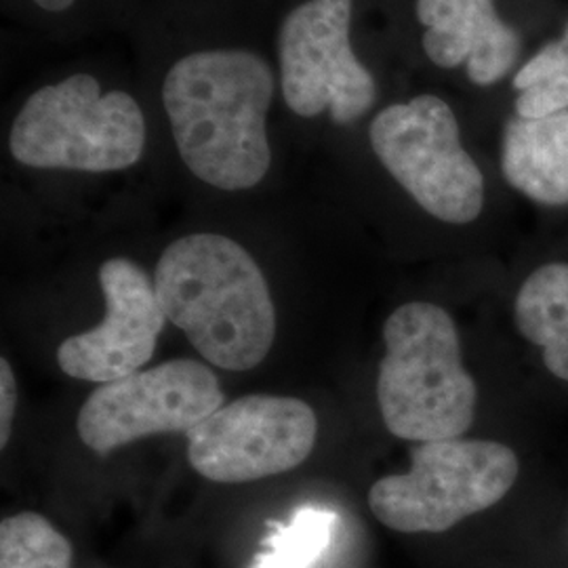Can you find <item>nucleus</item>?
<instances>
[{
    "label": "nucleus",
    "instance_id": "nucleus-1",
    "mask_svg": "<svg viewBox=\"0 0 568 568\" xmlns=\"http://www.w3.org/2000/svg\"><path fill=\"white\" fill-rule=\"evenodd\" d=\"M276 95L272 63L243 47L185 53L166 70L163 108L187 171L201 182L241 192L272 166L267 114Z\"/></svg>",
    "mask_w": 568,
    "mask_h": 568
},
{
    "label": "nucleus",
    "instance_id": "nucleus-7",
    "mask_svg": "<svg viewBox=\"0 0 568 568\" xmlns=\"http://www.w3.org/2000/svg\"><path fill=\"white\" fill-rule=\"evenodd\" d=\"M567 9L556 0H413L424 60L480 93L506 91Z\"/></svg>",
    "mask_w": 568,
    "mask_h": 568
},
{
    "label": "nucleus",
    "instance_id": "nucleus-15",
    "mask_svg": "<svg viewBox=\"0 0 568 568\" xmlns=\"http://www.w3.org/2000/svg\"><path fill=\"white\" fill-rule=\"evenodd\" d=\"M72 544L37 511H21L0 525V568H70Z\"/></svg>",
    "mask_w": 568,
    "mask_h": 568
},
{
    "label": "nucleus",
    "instance_id": "nucleus-6",
    "mask_svg": "<svg viewBox=\"0 0 568 568\" xmlns=\"http://www.w3.org/2000/svg\"><path fill=\"white\" fill-rule=\"evenodd\" d=\"M511 448L493 440H429L410 450V469L368 490L375 518L398 532H445L497 506L518 480Z\"/></svg>",
    "mask_w": 568,
    "mask_h": 568
},
{
    "label": "nucleus",
    "instance_id": "nucleus-4",
    "mask_svg": "<svg viewBox=\"0 0 568 568\" xmlns=\"http://www.w3.org/2000/svg\"><path fill=\"white\" fill-rule=\"evenodd\" d=\"M148 124L138 100L103 91L102 82L77 72L37 89L11 122V156L30 169L114 173L140 163Z\"/></svg>",
    "mask_w": 568,
    "mask_h": 568
},
{
    "label": "nucleus",
    "instance_id": "nucleus-11",
    "mask_svg": "<svg viewBox=\"0 0 568 568\" xmlns=\"http://www.w3.org/2000/svg\"><path fill=\"white\" fill-rule=\"evenodd\" d=\"M100 284L105 295L102 325L68 337L58 347V365L74 379L110 384L150 363L166 314L154 283L126 257L103 262Z\"/></svg>",
    "mask_w": 568,
    "mask_h": 568
},
{
    "label": "nucleus",
    "instance_id": "nucleus-16",
    "mask_svg": "<svg viewBox=\"0 0 568 568\" xmlns=\"http://www.w3.org/2000/svg\"><path fill=\"white\" fill-rule=\"evenodd\" d=\"M337 516L328 509L305 506L288 525L276 528L265 539V551L255 568H312L325 554Z\"/></svg>",
    "mask_w": 568,
    "mask_h": 568
},
{
    "label": "nucleus",
    "instance_id": "nucleus-3",
    "mask_svg": "<svg viewBox=\"0 0 568 568\" xmlns=\"http://www.w3.org/2000/svg\"><path fill=\"white\" fill-rule=\"evenodd\" d=\"M384 344L377 403L389 434L413 443L462 438L476 417L478 387L447 310L426 302L396 307Z\"/></svg>",
    "mask_w": 568,
    "mask_h": 568
},
{
    "label": "nucleus",
    "instance_id": "nucleus-9",
    "mask_svg": "<svg viewBox=\"0 0 568 568\" xmlns=\"http://www.w3.org/2000/svg\"><path fill=\"white\" fill-rule=\"evenodd\" d=\"M316 429L314 408L304 400L251 394L220 406L185 434L187 462L213 483H253L304 464Z\"/></svg>",
    "mask_w": 568,
    "mask_h": 568
},
{
    "label": "nucleus",
    "instance_id": "nucleus-14",
    "mask_svg": "<svg viewBox=\"0 0 568 568\" xmlns=\"http://www.w3.org/2000/svg\"><path fill=\"white\" fill-rule=\"evenodd\" d=\"M501 110L518 116H548L568 110V9L537 42L504 91Z\"/></svg>",
    "mask_w": 568,
    "mask_h": 568
},
{
    "label": "nucleus",
    "instance_id": "nucleus-8",
    "mask_svg": "<svg viewBox=\"0 0 568 568\" xmlns=\"http://www.w3.org/2000/svg\"><path fill=\"white\" fill-rule=\"evenodd\" d=\"M352 11L354 0H304L281 23V91L293 114L328 112L337 126H349L377 110L379 84L349 37Z\"/></svg>",
    "mask_w": 568,
    "mask_h": 568
},
{
    "label": "nucleus",
    "instance_id": "nucleus-2",
    "mask_svg": "<svg viewBox=\"0 0 568 568\" xmlns=\"http://www.w3.org/2000/svg\"><path fill=\"white\" fill-rule=\"evenodd\" d=\"M154 286L166 321L211 365L255 368L276 337V310L262 267L243 244L199 232L169 244Z\"/></svg>",
    "mask_w": 568,
    "mask_h": 568
},
{
    "label": "nucleus",
    "instance_id": "nucleus-5",
    "mask_svg": "<svg viewBox=\"0 0 568 568\" xmlns=\"http://www.w3.org/2000/svg\"><path fill=\"white\" fill-rule=\"evenodd\" d=\"M368 145L387 175L429 217L474 224L487 204V178L464 140L455 105L434 91L379 105L368 122Z\"/></svg>",
    "mask_w": 568,
    "mask_h": 568
},
{
    "label": "nucleus",
    "instance_id": "nucleus-17",
    "mask_svg": "<svg viewBox=\"0 0 568 568\" xmlns=\"http://www.w3.org/2000/svg\"><path fill=\"white\" fill-rule=\"evenodd\" d=\"M18 406V384L7 358H0V447H7Z\"/></svg>",
    "mask_w": 568,
    "mask_h": 568
},
{
    "label": "nucleus",
    "instance_id": "nucleus-13",
    "mask_svg": "<svg viewBox=\"0 0 568 568\" xmlns=\"http://www.w3.org/2000/svg\"><path fill=\"white\" fill-rule=\"evenodd\" d=\"M514 321L523 337L539 345L549 373L568 382V264L535 267L520 284Z\"/></svg>",
    "mask_w": 568,
    "mask_h": 568
},
{
    "label": "nucleus",
    "instance_id": "nucleus-18",
    "mask_svg": "<svg viewBox=\"0 0 568 568\" xmlns=\"http://www.w3.org/2000/svg\"><path fill=\"white\" fill-rule=\"evenodd\" d=\"M32 2L47 13H65L77 0H32Z\"/></svg>",
    "mask_w": 568,
    "mask_h": 568
},
{
    "label": "nucleus",
    "instance_id": "nucleus-12",
    "mask_svg": "<svg viewBox=\"0 0 568 568\" xmlns=\"http://www.w3.org/2000/svg\"><path fill=\"white\" fill-rule=\"evenodd\" d=\"M499 116V171L509 187L539 206H568V110Z\"/></svg>",
    "mask_w": 568,
    "mask_h": 568
},
{
    "label": "nucleus",
    "instance_id": "nucleus-19",
    "mask_svg": "<svg viewBox=\"0 0 568 568\" xmlns=\"http://www.w3.org/2000/svg\"><path fill=\"white\" fill-rule=\"evenodd\" d=\"M560 7H565V9H568V0H556Z\"/></svg>",
    "mask_w": 568,
    "mask_h": 568
},
{
    "label": "nucleus",
    "instance_id": "nucleus-10",
    "mask_svg": "<svg viewBox=\"0 0 568 568\" xmlns=\"http://www.w3.org/2000/svg\"><path fill=\"white\" fill-rule=\"evenodd\" d=\"M220 406L224 392L211 368L180 358L93 389L77 429L87 447L103 455L145 436L187 434Z\"/></svg>",
    "mask_w": 568,
    "mask_h": 568
}]
</instances>
